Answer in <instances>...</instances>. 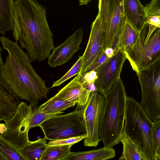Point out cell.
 I'll return each mask as SVG.
<instances>
[{
	"mask_svg": "<svg viewBox=\"0 0 160 160\" xmlns=\"http://www.w3.org/2000/svg\"><path fill=\"white\" fill-rule=\"evenodd\" d=\"M91 91L84 88L79 73L56 95L71 102L83 106L87 103Z\"/></svg>",
	"mask_w": 160,
	"mask_h": 160,
	"instance_id": "4fadbf2b",
	"label": "cell"
},
{
	"mask_svg": "<svg viewBox=\"0 0 160 160\" xmlns=\"http://www.w3.org/2000/svg\"><path fill=\"white\" fill-rule=\"evenodd\" d=\"M72 146H48L43 152L40 160H64L72 152L70 149Z\"/></svg>",
	"mask_w": 160,
	"mask_h": 160,
	"instance_id": "7402d4cb",
	"label": "cell"
},
{
	"mask_svg": "<svg viewBox=\"0 0 160 160\" xmlns=\"http://www.w3.org/2000/svg\"><path fill=\"white\" fill-rule=\"evenodd\" d=\"M14 4V0H0V33L3 35L12 29Z\"/></svg>",
	"mask_w": 160,
	"mask_h": 160,
	"instance_id": "d6986e66",
	"label": "cell"
},
{
	"mask_svg": "<svg viewBox=\"0 0 160 160\" xmlns=\"http://www.w3.org/2000/svg\"><path fill=\"white\" fill-rule=\"evenodd\" d=\"M103 32L104 51L111 48L115 52L125 23L123 0H99L98 13Z\"/></svg>",
	"mask_w": 160,
	"mask_h": 160,
	"instance_id": "52a82bcc",
	"label": "cell"
},
{
	"mask_svg": "<svg viewBox=\"0 0 160 160\" xmlns=\"http://www.w3.org/2000/svg\"><path fill=\"white\" fill-rule=\"evenodd\" d=\"M75 104L55 95L39 106L38 108L41 112L48 113H54L62 112L73 107Z\"/></svg>",
	"mask_w": 160,
	"mask_h": 160,
	"instance_id": "44dd1931",
	"label": "cell"
},
{
	"mask_svg": "<svg viewBox=\"0 0 160 160\" xmlns=\"http://www.w3.org/2000/svg\"><path fill=\"white\" fill-rule=\"evenodd\" d=\"M92 0H79V2L80 5H85L91 2Z\"/></svg>",
	"mask_w": 160,
	"mask_h": 160,
	"instance_id": "836d02e7",
	"label": "cell"
},
{
	"mask_svg": "<svg viewBox=\"0 0 160 160\" xmlns=\"http://www.w3.org/2000/svg\"><path fill=\"white\" fill-rule=\"evenodd\" d=\"M7 130V127L4 123L0 122V134L4 133Z\"/></svg>",
	"mask_w": 160,
	"mask_h": 160,
	"instance_id": "d6a6232c",
	"label": "cell"
},
{
	"mask_svg": "<svg viewBox=\"0 0 160 160\" xmlns=\"http://www.w3.org/2000/svg\"><path fill=\"white\" fill-rule=\"evenodd\" d=\"M100 120L99 135L104 146L113 148L120 142L123 133L127 95L120 78L105 94Z\"/></svg>",
	"mask_w": 160,
	"mask_h": 160,
	"instance_id": "3957f363",
	"label": "cell"
},
{
	"mask_svg": "<svg viewBox=\"0 0 160 160\" xmlns=\"http://www.w3.org/2000/svg\"><path fill=\"white\" fill-rule=\"evenodd\" d=\"M125 54L136 73L149 69L160 60V28L146 21L133 46Z\"/></svg>",
	"mask_w": 160,
	"mask_h": 160,
	"instance_id": "5b68a950",
	"label": "cell"
},
{
	"mask_svg": "<svg viewBox=\"0 0 160 160\" xmlns=\"http://www.w3.org/2000/svg\"><path fill=\"white\" fill-rule=\"evenodd\" d=\"M20 102L9 90L0 87V122L10 118Z\"/></svg>",
	"mask_w": 160,
	"mask_h": 160,
	"instance_id": "2e32d148",
	"label": "cell"
},
{
	"mask_svg": "<svg viewBox=\"0 0 160 160\" xmlns=\"http://www.w3.org/2000/svg\"><path fill=\"white\" fill-rule=\"evenodd\" d=\"M84 105L77 104L72 112L53 116L41 124L39 126L46 139L50 141L87 136L83 116Z\"/></svg>",
	"mask_w": 160,
	"mask_h": 160,
	"instance_id": "8992f818",
	"label": "cell"
},
{
	"mask_svg": "<svg viewBox=\"0 0 160 160\" xmlns=\"http://www.w3.org/2000/svg\"><path fill=\"white\" fill-rule=\"evenodd\" d=\"M86 137L81 136L59 140H50L47 144L48 146L68 145H72L84 139Z\"/></svg>",
	"mask_w": 160,
	"mask_h": 160,
	"instance_id": "83f0119b",
	"label": "cell"
},
{
	"mask_svg": "<svg viewBox=\"0 0 160 160\" xmlns=\"http://www.w3.org/2000/svg\"><path fill=\"white\" fill-rule=\"evenodd\" d=\"M152 122L140 103L127 96L123 133L140 148L148 160H156Z\"/></svg>",
	"mask_w": 160,
	"mask_h": 160,
	"instance_id": "277c9868",
	"label": "cell"
},
{
	"mask_svg": "<svg viewBox=\"0 0 160 160\" xmlns=\"http://www.w3.org/2000/svg\"><path fill=\"white\" fill-rule=\"evenodd\" d=\"M46 14V8L36 0L14 2L13 36L33 61L44 60L55 47Z\"/></svg>",
	"mask_w": 160,
	"mask_h": 160,
	"instance_id": "6da1fadb",
	"label": "cell"
},
{
	"mask_svg": "<svg viewBox=\"0 0 160 160\" xmlns=\"http://www.w3.org/2000/svg\"><path fill=\"white\" fill-rule=\"evenodd\" d=\"M104 49L103 32L98 14L92 23L89 39L82 56V64L79 74L81 81L93 64L102 55Z\"/></svg>",
	"mask_w": 160,
	"mask_h": 160,
	"instance_id": "8fae6325",
	"label": "cell"
},
{
	"mask_svg": "<svg viewBox=\"0 0 160 160\" xmlns=\"http://www.w3.org/2000/svg\"><path fill=\"white\" fill-rule=\"evenodd\" d=\"M0 160H7L6 158L0 151Z\"/></svg>",
	"mask_w": 160,
	"mask_h": 160,
	"instance_id": "e575fe53",
	"label": "cell"
},
{
	"mask_svg": "<svg viewBox=\"0 0 160 160\" xmlns=\"http://www.w3.org/2000/svg\"><path fill=\"white\" fill-rule=\"evenodd\" d=\"M46 138H39L34 141H29L19 149L26 160H40L43 152L48 147Z\"/></svg>",
	"mask_w": 160,
	"mask_h": 160,
	"instance_id": "ac0fdd59",
	"label": "cell"
},
{
	"mask_svg": "<svg viewBox=\"0 0 160 160\" xmlns=\"http://www.w3.org/2000/svg\"><path fill=\"white\" fill-rule=\"evenodd\" d=\"M109 58H110L106 54L105 52H104L100 58L91 66L87 72L92 70H95L98 67L106 61Z\"/></svg>",
	"mask_w": 160,
	"mask_h": 160,
	"instance_id": "f546056e",
	"label": "cell"
},
{
	"mask_svg": "<svg viewBox=\"0 0 160 160\" xmlns=\"http://www.w3.org/2000/svg\"><path fill=\"white\" fill-rule=\"evenodd\" d=\"M83 34V30L78 28L62 43L54 47L48 57V65L51 67L54 68L69 61L80 49Z\"/></svg>",
	"mask_w": 160,
	"mask_h": 160,
	"instance_id": "7c38bea8",
	"label": "cell"
},
{
	"mask_svg": "<svg viewBox=\"0 0 160 160\" xmlns=\"http://www.w3.org/2000/svg\"><path fill=\"white\" fill-rule=\"evenodd\" d=\"M97 78V72L95 70H94L87 72L81 81L82 84L87 83L94 82Z\"/></svg>",
	"mask_w": 160,
	"mask_h": 160,
	"instance_id": "f1b7e54d",
	"label": "cell"
},
{
	"mask_svg": "<svg viewBox=\"0 0 160 160\" xmlns=\"http://www.w3.org/2000/svg\"><path fill=\"white\" fill-rule=\"evenodd\" d=\"M3 48L8 52L4 62L2 78L5 85L18 99L27 101L35 108L47 99L49 89L35 71L32 61L28 53L14 42L4 36L0 37Z\"/></svg>",
	"mask_w": 160,
	"mask_h": 160,
	"instance_id": "7a4b0ae2",
	"label": "cell"
},
{
	"mask_svg": "<svg viewBox=\"0 0 160 160\" xmlns=\"http://www.w3.org/2000/svg\"><path fill=\"white\" fill-rule=\"evenodd\" d=\"M2 49L0 46V87L5 89H8L4 84L2 78V72L4 67V64L1 57Z\"/></svg>",
	"mask_w": 160,
	"mask_h": 160,
	"instance_id": "1f68e13d",
	"label": "cell"
},
{
	"mask_svg": "<svg viewBox=\"0 0 160 160\" xmlns=\"http://www.w3.org/2000/svg\"><path fill=\"white\" fill-rule=\"evenodd\" d=\"M160 0H151L143 7V9L146 19L150 16L160 17Z\"/></svg>",
	"mask_w": 160,
	"mask_h": 160,
	"instance_id": "4316f807",
	"label": "cell"
},
{
	"mask_svg": "<svg viewBox=\"0 0 160 160\" xmlns=\"http://www.w3.org/2000/svg\"><path fill=\"white\" fill-rule=\"evenodd\" d=\"M122 145V152L119 160H148L140 148L123 133L120 140Z\"/></svg>",
	"mask_w": 160,
	"mask_h": 160,
	"instance_id": "ffe728a7",
	"label": "cell"
},
{
	"mask_svg": "<svg viewBox=\"0 0 160 160\" xmlns=\"http://www.w3.org/2000/svg\"><path fill=\"white\" fill-rule=\"evenodd\" d=\"M105 102L104 95L95 90L91 92L84 105L83 116L87 132L84 141L85 146L96 147L101 141L99 135V126Z\"/></svg>",
	"mask_w": 160,
	"mask_h": 160,
	"instance_id": "9c48e42d",
	"label": "cell"
},
{
	"mask_svg": "<svg viewBox=\"0 0 160 160\" xmlns=\"http://www.w3.org/2000/svg\"><path fill=\"white\" fill-rule=\"evenodd\" d=\"M0 151L7 160H26L19 149L0 135Z\"/></svg>",
	"mask_w": 160,
	"mask_h": 160,
	"instance_id": "cb8c5ba5",
	"label": "cell"
},
{
	"mask_svg": "<svg viewBox=\"0 0 160 160\" xmlns=\"http://www.w3.org/2000/svg\"><path fill=\"white\" fill-rule=\"evenodd\" d=\"M160 17L150 16L146 19V21L149 24L157 28H160Z\"/></svg>",
	"mask_w": 160,
	"mask_h": 160,
	"instance_id": "4dcf8cb0",
	"label": "cell"
},
{
	"mask_svg": "<svg viewBox=\"0 0 160 160\" xmlns=\"http://www.w3.org/2000/svg\"><path fill=\"white\" fill-rule=\"evenodd\" d=\"M127 59L125 53L120 50L95 70L97 78L94 82L96 90L104 95L120 78L124 63Z\"/></svg>",
	"mask_w": 160,
	"mask_h": 160,
	"instance_id": "30bf717a",
	"label": "cell"
},
{
	"mask_svg": "<svg viewBox=\"0 0 160 160\" xmlns=\"http://www.w3.org/2000/svg\"><path fill=\"white\" fill-rule=\"evenodd\" d=\"M115 156L114 149L104 146L90 150L71 152L64 160H106L112 159Z\"/></svg>",
	"mask_w": 160,
	"mask_h": 160,
	"instance_id": "9a60e30c",
	"label": "cell"
},
{
	"mask_svg": "<svg viewBox=\"0 0 160 160\" xmlns=\"http://www.w3.org/2000/svg\"><path fill=\"white\" fill-rule=\"evenodd\" d=\"M152 134L155 150L156 160H160V120L152 122Z\"/></svg>",
	"mask_w": 160,
	"mask_h": 160,
	"instance_id": "484cf974",
	"label": "cell"
},
{
	"mask_svg": "<svg viewBox=\"0 0 160 160\" xmlns=\"http://www.w3.org/2000/svg\"><path fill=\"white\" fill-rule=\"evenodd\" d=\"M136 74L141 89V105L152 122L160 120V60Z\"/></svg>",
	"mask_w": 160,
	"mask_h": 160,
	"instance_id": "ba28073f",
	"label": "cell"
},
{
	"mask_svg": "<svg viewBox=\"0 0 160 160\" xmlns=\"http://www.w3.org/2000/svg\"><path fill=\"white\" fill-rule=\"evenodd\" d=\"M126 19L139 31L146 21L143 6L139 0H123Z\"/></svg>",
	"mask_w": 160,
	"mask_h": 160,
	"instance_id": "5bb4252c",
	"label": "cell"
},
{
	"mask_svg": "<svg viewBox=\"0 0 160 160\" xmlns=\"http://www.w3.org/2000/svg\"><path fill=\"white\" fill-rule=\"evenodd\" d=\"M139 32L126 19L118 40V50L125 53L131 49L138 38Z\"/></svg>",
	"mask_w": 160,
	"mask_h": 160,
	"instance_id": "e0dca14e",
	"label": "cell"
},
{
	"mask_svg": "<svg viewBox=\"0 0 160 160\" xmlns=\"http://www.w3.org/2000/svg\"><path fill=\"white\" fill-rule=\"evenodd\" d=\"M63 112L54 113H48L40 111L38 108L32 109V112L24 120V126L26 129L29 131L30 129L36 126H39L44 122L50 118L60 115Z\"/></svg>",
	"mask_w": 160,
	"mask_h": 160,
	"instance_id": "603a6c76",
	"label": "cell"
},
{
	"mask_svg": "<svg viewBox=\"0 0 160 160\" xmlns=\"http://www.w3.org/2000/svg\"><path fill=\"white\" fill-rule=\"evenodd\" d=\"M82 64V56H79L76 62L61 78L53 82L51 88L60 86L63 82L80 73Z\"/></svg>",
	"mask_w": 160,
	"mask_h": 160,
	"instance_id": "d4e9b609",
	"label": "cell"
}]
</instances>
